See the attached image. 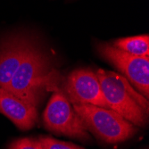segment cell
<instances>
[{
  "mask_svg": "<svg viewBox=\"0 0 149 149\" xmlns=\"http://www.w3.org/2000/svg\"><path fill=\"white\" fill-rule=\"evenodd\" d=\"M38 141L41 144L43 149H84L74 144L60 141L51 137H40Z\"/></svg>",
  "mask_w": 149,
  "mask_h": 149,
  "instance_id": "30bf717a",
  "label": "cell"
},
{
  "mask_svg": "<svg viewBox=\"0 0 149 149\" xmlns=\"http://www.w3.org/2000/svg\"><path fill=\"white\" fill-rule=\"evenodd\" d=\"M57 76L51 58L36 41L6 90L38 108L46 91L56 88Z\"/></svg>",
  "mask_w": 149,
  "mask_h": 149,
  "instance_id": "6da1fadb",
  "label": "cell"
},
{
  "mask_svg": "<svg viewBox=\"0 0 149 149\" xmlns=\"http://www.w3.org/2000/svg\"><path fill=\"white\" fill-rule=\"evenodd\" d=\"M45 127L58 135H64L83 141L90 139L88 130L75 112L72 104L57 87L47 103L43 113Z\"/></svg>",
  "mask_w": 149,
  "mask_h": 149,
  "instance_id": "277c9868",
  "label": "cell"
},
{
  "mask_svg": "<svg viewBox=\"0 0 149 149\" xmlns=\"http://www.w3.org/2000/svg\"><path fill=\"white\" fill-rule=\"evenodd\" d=\"M63 94L72 104H90L109 108L104 98L98 78L93 70L77 69L67 77Z\"/></svg>",
  "mask_w": 149,
  "mask_h": 149,
  "instance_id": "8992f818",
  "label": "cell"
},
{
  "mask_svg": "<svg viewBox=\"0 0 149 149\" xmlns=\"http://www.w3.org/2000/svg\"><path fill=\"white\" fill-rule=\"evenodd\" d=\"M96 74L108 107L133 125L146 127L149 111L148 99L135 89L121 74L102 69H98Z\"/></svg>",
  "mask_w": 149,
  "mask_h": 149,
  "instance_id": "7a4b0ae2",
  "label": "cell"
},
{
  "mask_svg": "<svg viewBox=\"0 0 149 149\" xmlns=\"http://www.w3.org/2000/svg\"><path fill=\"white\" fill-rule=\"evenodd\" d=\"M87 130L100 140L114 144L131 139L138 129L110 108L90 104H72Z\"/></svg>",
  "mask_w": 149,
  "mask_h": 149,
  "instance_id": "3957f363",
  "label": "cell"
},
{
  "mask_svg": "<svg viewBox=\"0 0 149 149\" xmlns=\"http://www.w3.org/2000/svg\"><path fill=\"white\" fill-rule=\"evenodd\" d=\"M113 46L133 56L149 57V36L147 34L118 38L113 42Z\"/></svg>",
  "mask_w": 149,
  "mask_h": 149,
  "instance_id": "9c48e42d",
  "label": "cell"
},
{
  "mask_svg": "<svg viewBox=\"0 0 149 149\" xmlns=\"http://www.w3.org/2000/svg\"><path fill=\"white\" fill-rule=\"evenodd\" d=\"M100 56L112 63L143 97H149V57H140L120 50L111 44L100 43Z\"/></svg>",
  "mask_w": 149,
  "mask_h": 149,
  "instance_id": "5b68a950",
  "label": "cell"
},
{
  "mask_svg": "<svg viewBox=\"0 0 149 149\" xmlns=\"http://www.w3.org/2000/svg\"><path fill=\"white\" fill-rule=\"evenodd\" d=\"M0 113L22 130L34 127L38 120V108L0 88Z\"/></svg>",
  "mask_w": 149,
  "mask_h": 149,
  "instance_id": "ba28073f",
  "label": "cell"
},
{
  "mask_svg": "<svg viewBox=\"0 0 149 149\" xmlns=\"http://www.w3.org/2000/svg\"><path fill=\"white\" fill-rule=\"evenodd\" d=\"M7 149H43L38 139L22 138L12 141Z\"/></svg>",
  "mask_w": 149,
  "mask_h": 149,
  "instance_id": "8fae6325",
  "label": "cell"
},
{
  "mask_svg": "<svg viewBox=\"0 0 149 149\" xmlns=\"http://www.w3.org/2000/svg\"><path fill=\"white\" fill-rule=\"evenodd\" d=\"M36 40L26 34H13L0 42V88L6 89Z\"/></svg>",
  "mask_w": 149,
  "mask_h": 149,
  "instance_id": "52a82bcc",
  "label": "cell"
}]
</instances>
